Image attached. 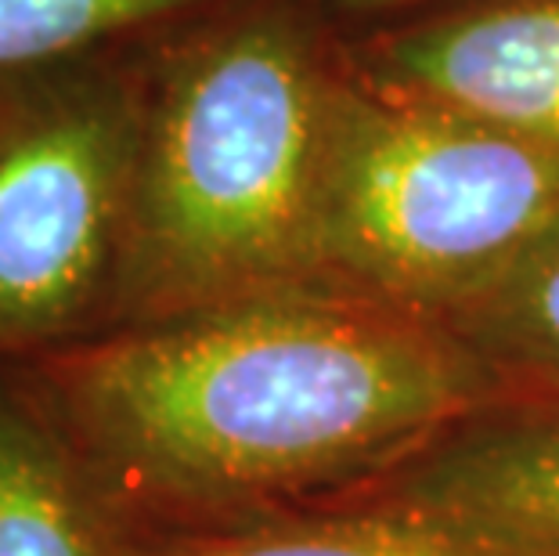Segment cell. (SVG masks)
<instances>
[{"mask_svg": "<svg viewBox=\"0 0 559 556\" xmlns=\"http://www.w3.org/2000/svg\"><path fill=\"white\" fill-rule=\"evenodd\" d=\"M105 499L224 510L361 463L469 405L437 340L293 293L224 300L0 362Z\"/></svg>", "mask_w": 559, "mask_h": 556, "instance_id": "cell-1", "label": "cell"}, {"mask_svg": "<svg viewBox=\"0 0 559 556\" xmlns=\"http://www.w3.org/2000/svg\"><path fill=\"white\" fill-rule=\"evenodd\" d=\"M336 98L311 33L271 4L195 26L145 69L116 300L152 322L314 264Z\"/></svg>", "mask_w": 559, "mask_h": 556, "instance_id": "cell-2", "label": "cell"}, {"mask_svg": "<svg viewBox=\"0 0 559 556\" xmlns=\"http://www.w3.org/2000/svg\"><path fill=\"white\" fill-rule=\"evenodd\" d=\"M559 232V149L466 116L340 94L321 257L408 293L473 286Z\"/></svg>", "mask_w": 559, "mask_h": 556, "instance_id": "cell-3", "label": "cell"}, {"mask_svg": "<svg viewBox=\"0 0 559 556\" xmlns=\"http://www.w3.org/2000/svg\"><path fill=\"white\" fill-rule=\"evenodd\" d=\"M102 58L4 80L0 362L73 343L120 289L145 69Z\"/></svg>", "mask_w": 559, "mask_h": 556, "instance_id": "cell-4", "label": "cell"}, {"mask_svg": "<svg viewBox=\"0 0 559 556\" xmlns=\"http://www.w3.org/2000/svg\"><path fill=\"white\" fill-rule=\"evenodd\" d=\"M390 98L559 149V0H516L430 22L368 58Z\"/></svg>", "mask_w": 559, "mask_h": 556, "instance_id": "cell-5", "label": "cell"}, {"mask_svg": "<svg viewBox=\"0 0 559 556\" xmlns=\"http://www.w3.org/2000/svg\"><path fill=\"white\" fill-rule=\"evenodd\" d=\"M0 556H134L109 499L8 365H0Z\"/></svg>", "mask_w": 559, "mask_h": 556, "instance_id": "cell-6", "label": "cell"}, {"mask_svg": "<svg viewBox=\"0 0 559 556\" xmlns=\"http://www.w3.org/2000/svg\"><path fill=\"white\" fill-rule=\"evenodd\" d=\"M134 556H559V546L498 535L440 513L347 520V524L177 531L163 542H141Z\"/></svg>", "mask_w": 559, "mask_h": 556, "instance_id": "cell-7", "label": "cell"}, {"mask_svg": "<svg viewBox=\"0 0 559 556\" xmlns=\"http://www.w3.org/2000/svg\"><path fill=\"white\" fill-rule=\"evenodd\" d=\"M433 502L466 524L559 546V427L455 459L440 470Z\"/></svg>", "mask_w": 559, "mask_h": 556, "instance_id": "cell-8", "label": "cell"}, {"mask_svg": "<svg viewBox=\"0 0 559 556\" xmlns=\"http://www.w3.org/2000/svg\"><path fill=\"white\" fill-rule=\"evenodd\" d=\"M217 0H0V80L98 55L130 33L195 19Z\"/></svg>", "mask_w": 559, "mask_h": 556, "instance_id": "cell-9", "label": "cell"}, {"mask_svg": "<svg viewBox=\"0 0 559 556\" xmlns=\"http://www.w3.org/2000/svg\"><path fill=\"white\" fill-rule=\"evenodd\" d=\"M516 311L538 340L559 351V232L520 260Z\"/></svg>", "mask_w": 559, "mask_h": 556, "instance_id": "cell-10", "label": "cell"}, {"mask_svg": "<svg viewBox=\"0 0 559 556\" xmlns=\"http://www.w3.org/2000/svg\"><path fill=\"white\" fill-rule=\"evenodd\" d=\"M336 4L347 11H383V8H397V4H415V0H336Z\"/></svg>", "mask_w": 559, "mask_h": 556, "instance_id": "cell-11", "label": "cell"}, {"mask_svg": "<svg viewBox=\"0 0 559 556\" xmlns=\"http://www.w3.org/2000/svg\"><path fill=\"white\" fill-rule=\"evenodd\" d=\"M8 80V76H4ZM4 80H0V94H4Z\"/></svg>", "mask_w": 559, "mask_h": 556, "instance_id": "cell-12", "label": "cell"}]
</instances>
